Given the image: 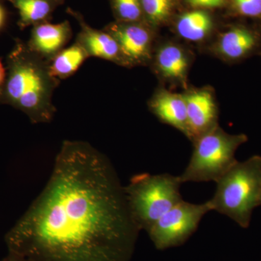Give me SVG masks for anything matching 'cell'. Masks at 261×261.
I'll return each instance as SVG.
<instances>
[{"instance_id":"21","label":"cell","mask_w":261,"mask_h":261,"mask_svg":"<svg viewBox=\"0 0 261 261\" xmlns=\"http://www.w3.org/2000/svg\"><path fill=\"white\" fill-rule=\"evenodd\" d=\"M2 261H33L30 259L15 253V252H8V255Z\"/></svg>"},{"instance_id":"22","label":"cell","mask_w":261,"mask_h":261,"mask_svg":"<svg viewBox=\"0 0 261 261\" xmlns=\"http://www.w3.org/2000/svg\"><path fill=\"white\" fill-rule=\"evenodd\" d=\"M6 72H5L4 66L0 61V90H2L3 88L5 80H6Z\"/></svg>"},{"instance_id":"2","label":"cell","mask_w":261,"mask_h":261,"mask_svg":"<svg viewBox=\"0 0 261 261\" xmlns=\"http://www.w3.org/2000/svg\"><path fill=\"white\" fill-rule=\"evenodd\" d=\"M60 82L51 75L47 61L18 44L9 57L3 100L23 111L33 123H50L57 111L53 94Z\"/></svg>"},{"instance_id":"13","label":"cell","mask_w":261,"mask_h":261,"mask_svg":"<svg viewBox=\"0 0 261 261\" xmlns=\"http://www.w3.org/2000/svg\"><path fill=\"white\" fill-rule=\"evenodd\" d=\"M257 39L248 29L234 27L220 37L216 49L221 56L237 60L250 53L256 46Z\"/></svg>"},{"instance_id":"1","label":"cell","mask_w":261,"mask_h":261,"mask_svg":"<svg viewBox=\"0 0 261 261\" xmlns=\"http://www.w3.org/2000/svg\"><path fill=\"white\" fill-rule=\"evenodd\" d=\"M140 228L106 154L65 140L44 190L5 236L33 261H129Z\"/></svg>"},{"instance_id":"18","label":"cell","mask_w":261,"mask_h":261,"mask_svg":"<svg viewBox=\"0 0 261 261\" xmlns=\"http://www.w3.org/2000/svg\"><path fill=\"white\" fill-rule=\"evenodd\" d=\"M117 21L145 22L140 0H110Z\"/></svg>"},{"instance_id":"11","label":"cell","mask_w":261,"mask_h":261,"mask_svg":"<svg viewBox=\"0 0 261 261\" xmlns=\"http://www.w3.org/2000/svg\"><path fill=\"white\" fill-rule=\"evenodd\" d=\"M149 106L161 121L187 135V108L184 95L161 91L151 100Z\"/></svg>"},{"instance_id":"15","label":"cell","mask_w":261,"mask_h":261,"mask_svg":"<svg viewBox=\"0 0 261 261\" xmlns=\"http://www.w3.org/2000/svg\"><path fill=\"white\" fill-rule=\"evenodd\" d=\"M160 73L171 80L184 81L188 70V58L181 48L173 44L161 47L155 58Z\"/></svg>"},{"instance_id":"25","label":"cell","mask_w":261,"mask_h":261,"mask_svg":"<svg viewBox=\"0 0 261 261\" xmlns=\"http://www.w3.org/2000/svg\"><path fill=\"white\" fill-rule=\"evenodd\" d=\"M1 1H3V0H0V2H1Z\"/></svg>"},{"instance_id":"19","label":"cell","mask_w":261,"mask_h":261,"mask_svg":"<svg viewBox=\"0 0 261 261\" xmlns=\"http://www.w3.org/2000/svg\"><path fill=\"white\" fill-rule=\"evenodd\" d=\"M235 8L240 14L256 17L261 14V0H233Z\"/></svg>"},{"instance_id":"17","label":"cell","mask_w":261,"mask_h":261,"mask_svg":"<svg viewBox=\"0 0 261 261\" xmlns=\"http://www.w3.org/2000/svg\"><path fill=\"white\" fill-rule=\"evenodd\" d=\"M146 23L149 27L167 21L172 15L175 0H140Z\"/></svg>"},{"instance_id":"4","label":"cell","mask_w":261,"mask_h":261,"mask_svg":"<svg viewBox=\"0 0 261 261\" xmlns=\"http://www.w3.org/2000/svg\"><path fill=\"white\" fill-rule=\"evenodd\" d=\"M179 176L140 173L124 187L130 214L140 230L148 231L163 215L183 200Z\"/></svg>"},{"instance_id":"24","label":"cell","mask_w":261,"mask_h":261,"mask_svg":"<svg viewBox=\"0 0 261 261\" xmlns=\"http://www.w3.org/2000/svg\"><path fill=\"white\" fill-rule=\"evenodd\" d=\"M260 205H261V195H260Z\"/></svg>"},{"instance_id":"16","label":"cell","mask_w":261,"mask_h":261,"mask_svg":"<svg viewBox=\"0 0 261 261\" xmlns=\"http://www.w3.org/2000/svg\"><path fill=\"white\" fill-rule=\"evenodd\" d=\"M212 29V18L202 10L184 13L176 23L178 35L190 42H199L205 39Z\"/></svg>"},{"instance_id":"12","label":"cell","mask_w":261,"mask_h":261,"mask_svg":"<svg viewBox=\"0 0 261 261\" xmlns=\"http://www.w3.org/2000/svg\"><path fill=\"white\" fill-rule=\"evenodd\" d=\"M18 10V25L23 29L38 24L47 23L53 18L57 8L65 0H8Z\"/></svg>"},{"instance_id":"6","label":"cell","mask_w":261,"mask_h":261,"mask_svg":"<svg viewBox=\"0 0 261 261\" xmlns=\"http://www.w3.org/2000/svg\"><path fill=\"white\" fill-rule=\"evenodd\" d=\"M211 211L209 200L202 204L182 200L161 216L147 233L158 250L181 246L195 232L204 216Z\"/></svg>"},{"instance_id":"10","label":"cell","mask_w":261,"mask_h":261,"mask_svg":"<svg viewBox=\"0 0 261 261\" xmlns=\"http://www.w3.org/2000/svg\"><path fill=\"white\" fill-rule=\"evenodd\" d=\"M72 35L71 25L67 20L56 24L49 22L38 24L33 27L27 46L31 50L49 62L64 49Z\"/></svg>"},{"instance_id":"20","label":"cell","mask_w":261,"mask_h":261,"mask_svg":"<svg viewBox=\"0 0 261 261\" xmlns=\"http://www.w3.org/2000/svg\"><path fill=\"white\" fill-rule=\"evenodd\" d=\"M187 3L197 9H211L224 6L225 0H187Z\"/></svg>"},{"instance_id":"9","label":"cell","mask_w":261,"mask_h":261,"mask_svg":"<svg viewBox=\"0 0 261 261\" xmlns=\"http://www.w3.org/2000/svg\"><path fill=\"white\" fill-rule=\"evenodd\" d=\"M184 97L187 108V137L195 142L217 126V108L209 91H193Z\"/></svg>"},{"instance_id":"14","label":"cell","mask_w":261,"mask_h":261,"mask_svg":"<svg viewBox=\"0 0 261 261\" xmlns=\"http://www.w3.org/2000/svg\"><path fill=\"white\" fill-rule=\"evenodd\" d=\"M89 58L85 49L75 42L70 47L62 49L48 62L49 71L53 76L60 81L66 80L75 74Z\"/></svg>"},{"instance_id":"5","label":"cell","mask_w":261,"mask_h":261,"mask_svg":"<svg viewBox=\"0 0 261 261\" xmlns=\"http://www.w3.org/2000/svg\"><path fill=\"white\" fill-rule=\"evenodd\" d=\"M245 135H231L216 126L195 142L191 159L179 176L185 182L217 181L237 162L235 152L247 142Z\"/></svg>"},{"instance_id":"3","label":"cell","mask_w":261,"mask_h":261,"mask_svg":"<svg viewBox=\"0 0 261 261\" xmlns=\"http://www.w3.org/2000/svg\"><path fill=\"white\" fill-rule=\"evenodd\" d=\"M216 184L209 200L212 210L228 216L242 228H248L254 209L260 205L261 156L237 161Z\"/></svg>"},{"instance_id":"23","label":"cell","mask_w":261,"mask_h":261,"mask_svg":"<svg viewBox=\"0 0 261 261\" xmlns=\"http://www.w3.org/2000/svg\"><path fill=\"white\" fill-rule=\"evenodd\" d=\"M5 20V11L3 5L0 3V29L4 25Z\"/></svg>"},{"instance_id":"8","label":"cell","mask_w":261,"mask_h":261,"mask_svg":"<svg viewBox=\"0 0 261 261\" xmlns=\"http://www.w3.org/2000/svg\"><path fill=\"white\" fill-rule=\"evenodd\" d=\"M67 13L78 22L80 27L75 42L85 49L89 58H100L116 64L126 65L116 39L107 32L92 28L86 22L83 15L76 10L68 8Z\"/></svg>"},{"instance_id":"7","label":"cell","mask_w":261,"mask_h":261,"mask_svg":"<svg viewBox=\"0 0 261 261\" xmlns=\"http://www.w3.org/2000/svg\"><path fill=\"white\" fill-rule=\"evenodd\" d=\"M145 22L116 21L104 30L118 43L126 66L145 63L150 58L152 34Z\"/></svg>"}]
</instances>
